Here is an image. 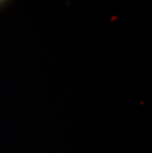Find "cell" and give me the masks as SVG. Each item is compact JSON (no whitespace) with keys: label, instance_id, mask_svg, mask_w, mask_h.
<instances>
[{"label":"cell","instance_id":"cell-1","mask_svg":"<svg viewBox=\"0 0 152 153\" xmlns=\"http://www.w3.org/2000/svg\"><path fill=\"white\" fill-rule=\"evenodd\" d=\"M0 1H2V0H0Z\"/></svg>","mask_w":152,"mask_h":153}]
</instances>
